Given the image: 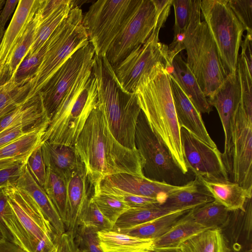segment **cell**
<instances>
[{
    "mask_svg": "<svg viewBox=\"0 0 252 252\" xmlns=\"http://www.w3.org/2000/svg\"><path fill=\"white\" fill-rule=\"evenodd\" d=\"M20 0H7L0 14V29L5 31V26Z\"/></svg>",
    "mask_w": 252,
    "mask_h": 252,
    "instance_id": "cell-54",
    "label": "cell"
},
{
    "mask_svg": "<svg viewBox=\"0 0 252 252\" xmlns=\"http://www.w3.org/2000/svg\"><path fill=\"white\" fill-rule=\"evenodd\" d=\"M86 170L81 162L77 168L66 180L67 196V220L66 232L73 237L79 226L82 211L90 199L87 191Z\"/></svg>",
    "mask_w": 252,
    "mask_h": 252,
    "instance_id": "cell-21",
    "label": "cell"
},
{
    "mask_svg": "<svg viewBox=\"0 0 252 252\" xmlns=\"http://www.w3.org/2000/svg\"><path fill=\"white\" fill-rule=\"evenodd\" d=\"M141 0H99L91 5L82 24L97 56H105Z\"/></svg>",
    "mask_w": 252,
    "mask_h": 252,
    "instance_id": "cell-9",
    "label": "cell"
},
{
    "mask_svg": "<svg viewBox=\"0 0 252 252\" xmlns=\"http://www.w3.org/2000/svg\"><path fill=\"white\" fill-rule=\"evenodd\" d=\"M184 161L188 170L194 177L209 181L229 180L222 154L180 127Z\"/></svg>",
    "mask_w": 252,
    "mask_h": 252,
    "instance_id": "cell-13",
    "label": "cell"
},
{
    "mask_svg": "<svg viewBox=\"0 0 252 252\" xmlns=\"http://www.w3.org/2000/svg\"><path fill=\"white\" fill-rule=\"evenodd\" d=\"M55 243V247L51 252H76L74 237L66 232L57 235Z\"/></svg>",
    "mask_w": 252,
    "mask_h": 252,
    "instance_id": "cell-50",
    "label": "cell"
},
{
    "mask_svg": "<svg viewBox=\"0 0 252 252\" xmlns=\"http://www.w3.org/2000/svg\"><path fill=\"white\" fill-rule=\"evenodd\" d=\"M172 95L180 127H184L198 139L213 148H217L206 129L201 114L196 109L179 85L169 74Z\"/></svg>",
    "mask_w": 252,
    "mask_h": 252,
    "instance_id": "cell-20",
    "label": "cell"
},
{
    "mask_svg": "<svg viewBox=\"0 0 252 252\" xmlns=\"http://www.w3.org/2000/svg\"><path fill=\"white\" fill-rule=\"evenodd\" d=\"M74 147L94 189L109 175L126 173L144 176L143 156L137 148H127L115 138L97 104L87 119Z\"/></svg>",
    "mask_w": 252,
    "mask_h": 252,
    "instance_id": "cell-1",
    "label": "cell"
},
{
    "mask_svg": "<svg viewBox=\"0 0 252 252\" xmlns=\"http://www.w3.org/2000/svg\"><path fill=\"white\" fill-rule=\"evenodd\" d=\"M50 122L39 94L19 106L0 120V132L10 127L21 125L33 126Z\"/></svg>",
    "mask_w": 252,
    "mask_h": 252,
    "instance_id": "cell-26",
    "label": "cell"
},
{
    "mask_svg": "<svg viewBox=\"0 0 252 252\" xmlns=\"http://www.w3.org/2000/svg\"><path fill=\"white\" fill-rule=\"evenodd\" d=\"M168 50L167 45L150 35L144 44L113 67L122 88L128 93H135L141 77L159 63L165 64L168 70L171 67Z\"/></svg>",
    "mask_w": 252,
    "mask_h": 252,
    "instance_id": "cell-11",
    "label": "cell"
},
{
    "mask_svg": "<svg viewBox=\"0 0 252 252\" xmlns=\"http://www.w3.org/2000/svg\"><path fill=\"white\" fill-rule=\"evenodd\" d=\"M177 186L150 180L145 176L120 173L104 177L94 193L111 194H127L158 199L161 204L167 194Z\"/></svg>",
    "mask_w": 252,
    "mask_h": 252,
    "instance_id": "cell-17",
    "label": "cell"
},
{
    "mask_svg": "<svg viewBox=\"0 0 252 252\" xmlns=\"http://www.w3.org/2000/svg\"><path fill=\"white\" fill-rule=\"evenodd\" d=\"M214 200L200 181L194 178L186 184L177 186L167 195L160 205L173 211L192 209Z\"/></svg>",
    "mask_w": 252,
    "mask_h": 252,
    "instance_id": "cell-24",
    "label": "cell"
},
{
    "mask_svg": "<svg viewBox=\"0 0 252 252\" xmlns=\"http://www.w3.org/2000/svg\"><path fill=\"white\" fill-rule=\"evenodd\" d=\"M17 163H21L16 162L13 160H6L0 162V171L2 169L11 166Z\"/></svg>",
    "mask_w": 252,
    "mask_h": 252,
    "instance_id": "cell-56",
    "label": "cell"
},
{
    "mask_svg": "<svg viewBox=\"0 0 252 252\" xmlns=\"http://www.w3.org/2000/svg\"><path fill=\"white\" fill-rule=\"evenodd\" d=\"M79 225L91 227L97 232L112 230L113 227V225L103 215L91 198L82 211Z\"/></svg>",
    "mask_w": 252,
    "mask_h": 252,
    "instance_id": "cell-41",
    "label": "cell"
},
{
    "mask_svg": "<svg viewBox=\"0 0 252 252\" xmlns=\"http://www.w3.org/2000/svg\"><path fill=\"white\" fill-rule=\"evenodd\" d=\"M233 143L230 172L232 182L252 194V118L241 103L234 119Z\"/></svg>",
    "mask_w": 252,
    "mask_h": 252,
    "instance_id": "cell-14",
    "label": "cell"
},
{
    "mask_svg": "<svg viewBox=\"0 0 252 252\" xmlns=\"http://www.w3.org/2000/svg\"><path fill=\"white\" fill-rule=\"evenodd\" d=\"M94 57L89 54L74 83L50 120L42 142L74 146L85 124L98 101Z\"/></svg>",
    "mask_w": 252,
    "mask_h": 252,
    "instance_id": "cell-3",
    "label": "cell"
},
{
    "mask_svg": "<svg viewBox=\"0 0 252 252\" xmlns=\"http://www.w3.org/2000/svg\"><path fill=\"white\" fill-rule=\"evenodd\" d=\"M190 209H186L173 212L134 227L115 232L138 238L155 240L167 233Z\"/></svg>",
    "mask_w": 252,
    "mask_h": 252,
    "instance_id": "cell-31",
    "label": "cell"
},
{
    "mask_svg": "<svg viewBox=\"0 0 252 252\" xmlns=\"http://www.w3.org/2000/svg\"><path fill=\"white\" fill-rule=\"evenodd\" d=\"M167 70L201 114H209L212 111L207 98L180 53L174 57L171 63V67Z\"/></svg>",
    "mask_w": 252,
    "mask_h": 252,
    "instance_id": "cell-23",
    "label": "cell"
},
{
    "mask_svg": "<svg viewBox=\"0 0 252 252\" xmlns=\"http://www.w3.org/2000/svg\"><path fill=\"white\" fill-rule=\"evenodd\" d=\"M93 48L89 42L87 45L75 51L54 73L38 94L50 120L76 79L87 55Z\"/></svg>",
    "mask_w": 252,
    "mask_h": 252,
    "instance_id": "cell-16",
    "label": "cell"
},
{
    "mask_svg": "<svg viewBox=\"0 0 252 252\" xmlns=\"http://www.w3.org/2000/svg\"><path fill=\"white\" fill-rule=\"evenodd\" d=\"M240 47L242 48L241 54L245 60L250 73L252 75V34H246Z\"/></svg>",
    "mask_w": 252,
    "mask_h": 252,
    "instance_id": "cell-53",
    "label": "cell"
},
{
    "mask_svg": "<svg viewBox=\"0 0 252 252\" xmlns=\"http://www.w3.org/2000/svg\"><path fill=\"white\" fill-rule=\"evenodd\" d=\"M152 1L155 7L156 21L151 36L159 38V31L168 17L172 0H152Z\"/></svg>",
    "mask_w": 252,
    "mask_h": 252,
    "instance_id": "cell-47",
    "label": "cell"
},
{
    "mask_svg": "<svg viewBox=\"0 0 252 252\" xmlns=\"http://www.w3.org/2000/svg\"><path fill=\"white\" fill-rule=\"evenodd\" d=\"M93 71L97 87V105L111 133L124 147L135 149L136 126L141 111L135 93L121 87L105 56L94 57Z\"/></svg>",
    "mask_w": 252,
    "mask_h": 252,
    "instance_id": "cell-4",
    "label": "cell"
},
{
    "mask_svg": "<svg viewBox=\"0 0 252 252\" xmlns=\"http://www.w3.org/2000/svg\"><path fill=\"white\" fill-rule=\"evenodd\" d=\"M155 21L156 10L152 0H141L106 54L112 67L146 41L152 32Z\"/></svg>",
    "mask_w": 252,
    "mask_h": 252,
    "instance_id": "cell-12",
    "label": "cell"
},
{
    "mask_svg": "<svg viewBox=\"0 0 252 252\" xmlns=\"http://www.w3.org/2000/svg\"><path fill=\"white\" fill-rule=\"evenodd\" d=\"M91 198L103 215L113 225L129 207L116 195L104 192L94 193Z\"/></svg>",
    "mask_w": 252,
    "mask_h": 252,
    "instance_id": "cell-39",
    "label": "cell"
},
{
    "mask_svg": "<svg viewBox=\"0 0 252 252\" xmlns=\"http://www.w3.org/2000/svg\"><path fill=\"white\" fill-rule=\"evenodd\" d=\"M135 93L151 129L167 147L183 172L192 173L187 168L183 157L181 127L176 114L167 66L159 63L143 75Z\"/></svg>",
    "mask_w": 252,
    "mask_h": 252,
    "instance_id": "cell-2",
    "label": "cell"
},
{
    "mask_svg": "<svg viewBox=\"0 0 252 252\" xmlns=\"http://www.w3.org/2000/svg\"><path fill=\"white\" fill-rule=\"evenodd\" d=\"M200 2L201 0H194L182 43L187 52V64L208 99L222 86L226 76L208 26L201 21Z\"/></svg>",
    "mask_w": 252,
    "mask_h": 252,
    "instance_id": "cell-6",
    "label": "cell"
},
{
    "mask_svg": "<svg viewBox=\"0 0 252 252\" xmlns=\"http://www.w3.org/2000/svg\"><path fill=\"white\" fill-rule=\"evenodd\" d=\"M0 252H25L13 243L2 239L0 240Z\"/></svg>",
    "mask_w": 252,
    "mask_h": 252,
    "instance_id": "cell-55",
    "label": "cell"
},
{
    "mask_svg": "<svg viewBox=\"0 0 252 252\" xmlns=\"http://www.w3.org/2000/svg\"><path fill=\"white\" fill-rule=\"evenodd\" d=\"M173 212L175 211L163 208L160 204L130 208L118 219L112 231L130 228Z\"/></svg>",
    "mask_w": 252,
    "mask_h": 252,
    "instance_id": "cell-35",
    "label": "cell"
},
{
    "mask_svg": "<svg viewBox=\"0 0 252 252\" xmlns=\"http://www.w3.org/2000/svg\"><path fill=\"white\" fill-rule=\"evenodd\" d=\"M114 195L125 202L129 208L146 207L161 204L160 201L158 199L153 197L127 194H119Z\"/></svg>",
    "mask_w": 252,
    "mask_h": 252,
    "instance_id": "cell-49",
    "label": "cell"
},
{
    "mask_svg": "<svg viewBox=\"0 0 252 252\" xmlns=\"http://www.w3.org/2000/svg\"><path fill=\"white\" fill-rule=\"evenodd\" d=\"M49 44L48 39L39 50L32 56H27L19 65L14 77L19 84L30 82L33 75L40 65Z\"/></svg>",
    "mask_w": 252,
    "mask_h": 252,
    "instance_id": "cell-43",
    "label": "cell"
},
{
    "mask_svg": "<svg viewBox=\"0 0 252 252\" xmlns=\"http://www.w3.org/2000/svg\"><path fill=\"white\" fill-rule=\"evenodd\" d=\"M39 7L11 55L0 69V86L14 78L19 65L32 46L42 21Z\"/></svg>",
    "mask_w": 252,
    "mask_h": 252,
    "instance_id": "cell-27",
    "label": "cell"
},
{
    "mask_svg": "<svg viewBox=\"0 0 252 252\" xmlns=\"http://www.w3.org/2000/svg\"><path fill=\"white\" fill-rule=\"evenodd\" d=\"M41 150L46 168L65 180L81 162L74 146L44 142Z\"/></svg>",
    "mask_w": 252,
    "mask_h": 252,
    "instance_id": "cell-25",
    "label": "cell"
},
{
    "mask_svg": "<svg viewBox=\"0 0 252 252\" xmlns=\"http://www.w3.org/2000/svg\"><path fill=\"white\" fill-rule=\"evenodd\" d=\"M103 252H154L153 239L138 238L112 230L97 232Z\"/></svg>",
    "mask_w": 252,
    "mask_h": 252,
    "instance_id": "cell-29",
    "label": "cell"
},
{
    "mask_svg": "<svg viewBox=\"0 0 252 252\" xmlns=\"http://www.w3.org/2000/svg\"><path fill=\"white\" fill-rule=\"evenodd\" d=\"M26 164L33 178L43 188L46 179V168L43 158L41 145L29 156Z\"/></svg>",
    "mask_w": 252,
    "mask_h": 252,
    "instance_id": "cell-46",
    "label": "cell"
},
{
    "mask_svg": "<svg viewBox=\"0 0 252 252\" xmlns=\"http://www.w3.org/2000/svg\"><path fill=\"white\" fill-rule=\"evenodd\" d=\"M228 3L244 31L252 34V0H228Z\"/></svg>",
    "mask_w": 252,
    "mask_h": 252,
    "instance_id": "cell-45",
    "label": "cell"
},
{
    "mask_svg": "<svg viewBox=\"0 0 252 252\" xmlns=\"http://www.w3.org/2000/svg\"><path fill=\"white\" fill-rule=\"evenodd\" d=\"M43 188L65 226L68 213L66 180L46 168V179Z\"/></svg>",
    "mask_w": 252,
    "mask_h": 252,
    "instance_id": "cell-38",
    "label": "cell"
},
{
    "mask_svg": "<svg viewBox=\"0 0 252 252\" xmlns=\"http://www.w3.org/2000/svg\"><path fill=\"white\" fill-rule=\"evenodd\" d=\"M194 0H172L175 13L173 41L182 40L190 22Z\"/></svg>",
    "mask_w": 252,
    "mask_h": 252,
    "instance_id": "cell-40",
    "label": "cell"
},
{
    "mask_svg": "<svg viewBox=\"0 0 252 252\" xmlns=\"http://www.w3.org/2000/svg\"><path fill=\"white\" fill-rule=\"evenodd\" d=\"M30 88V82L19 84L14 78L0 86V120L24 103Z\"/></svg>",
    "mask_w": 252,
    "mask_h": 252,
    "instance_id": "cell-37",
    "label": "cell"
},
{
    "mask_svg": "<svg viewBox=\"0 0 252 252\" xmlns=\"http://www.w3.org/2000/svg\"><path fill=\"white\" fill-rule=\"evenodd\" d=\"M198 179L214 200L229 211L244 209L247 200L252 197V194L229 180L209 181Z\"/></svg>",
    "mask_w": 252,
    "mask_h": 252,
    "instance_id": "cell-28",
    "label": "cell"
},
{
    "mask_svg": "<svg viewBox=\"0 0 252 252\" xmlns=\"http://www.w3.org/2000/svg\"><path fill=\"white\" fill-rule=\"evenodd\" d=\"M83 15L79 6L73 7L67 17L49 38L46 53L31 79V88L24 103L38 95L52 76L77 50L89 41L82 24Z\"/></svg>",
    "mask_w": 252,
    "mask_h": 252,
    "instance_id": "cell-7",
    "label": "cell"
},
{
    "mask_svg": "<svg viewBox=\"0 0 252 252\" xmlns=\"http://www.w3.org/2000/svg\"><path fill=\"white\" fill-rule=\"evenodd\" d=\"M97 232L91 227L79 225L74 236L76 248L81 252H103Z\"/></svg>",
    "mask_w": 252,
    "mask_h": 252,
    "instance_id": "cell-44",
    "label": "cell"
},
{
    "mask_svg": "<svg viewBox=\"0 0 252 252\" xmlns=\"http://www.w3.org/2000/svg\"><path fill=\"white\" fill-rule=\"evenodd\" d=\"M226 252H230V251H229L228 250H227Z\"/></svg>",
    "mask_w": 252,
    "mask_h": 252,
    "instance_id": "cell-61",
    "label": "cell"
},
{
    "mask_svg": "<svg viewBox=\"0 0 252 252\" xmlns=\"http://www.w3.org/2000/svg\"><path fill=\"white\" fill-rule=\"evenodd\" d=\"M15 185L33 199L50 222L57 235L66 232L65 226L56 207L44 189L33 178L26 162L22 164L20 176Z\"/></svg>",
    "mask_w": 252,
    "mask_h": 252,
    "instance_id": "cell-22",
    "label": "cell"
},
{
    "mask_svg": "<svg viewBox=\"0 0 252 252\" xmlns=\"http://www.w3.org/2000/svg\"><path fill=\"white\" fill-rule=\"evenodd\" d=\"M241 92L239 74L237 70L227 76L222 86L208 101L217 109L225 136L224 152L222 153L225 166L230 172L233 150L234 119L241 102Z\"/></svg>",
    "mask_w": 252,
    "mask_h": 252,
    "instance_id": "cell-15",
    "label": "cell"
},
{
    "mask_svg": "<svg viewBox=\"0 0 252 252\" xmlns=\"http://www.w3.org/2000/svg\"><path fill=\"white\" fill-rule=\"evenodd\" d=\"M135 142L145 160L143 174L146 178L174 186H183L193 180L192 173L183 172L142 111L136 124Z\"/></svg>",
    "mask_w": 252,
    "mask_h": 252,
    "instance_id": "cell-10",
    "label": "cell"
},
{
    "mask_svg": "<svg viewBox=\"0 0 252 252\" xmlns=\"http://www.w3.org/2000/svg\"><path fill=\"white\" fill-rule=\"evenodd\" d=\"M17 163L0 171V189L4 188L9 183H15L18 179L22 164Z\"/></svg>",
    "mask_w": 252,
    "mask_h": 252,
    "instance_id": "cell-51",
    "label": "cell"
},
{
    "mask_svg": "<svg viewBox=\"0 0 252 252\" xmlns=\"http://www.w3.org/2000/svg\"><path fill=\"white\" fill-rule=\"evenodd\" d=\"M227 250L252 252V201L248 198L244 209L229 211L227 221L220 228Z\"/></svg>",
    "mask_w": 252,
    "mask_h": 252,
    "instance_id": "cell-18",
    "label": "cell"
},
{
    "mask_svg": "<svg viewBox=\"0 0 252 252\" xmlns=\"http://www.w3.org/2000/svg\"><path fill=\"white\" fill-rule=\"evenodd\" d=\"M2 239H3L2 238V234H1V232L0 231V240H1Z\"/></svg>",
    "mask_w": 252,
    "mask_h": 252,
    "instance_id": "cell-60",
    "label": "cell"
},
{
    "mask_svg": "<svg viewBox=\"0 0 252 252\" xmlns=\"http://www.w3.org/2000/svg\"><path fill=\"white\" fill-rule=\"evenodd\" d=\"M229 212V210L215 200L190 210L194 220L206 229H220L227 221Z\"/></svg>",
    "mask_w": 252,
    "mask_h": 252,
    "instance_id": "cell-36",
    "label": "cell"
},
{
    "mask_svg": "<svg viewBox=\"0 0 252 252\" xmlns=\"http://www.w3.org/2000/svg\"><path fill=\"white\" fill-rule=\"evenodd\" d=\"M201 12L217 46L226 76L235 72L244 31L228 0H202Z\"/></svg>",
    "mask_w": 252,
    "mask_h": 252,
    "instance_id": "cell-8",
    "label": "cell"
},
{
    "mask_svg": "<svg viewBox=\"0 0 252 252\" xmlns=\"http://www.w3.org/2000/svg\"><path fill=\"white\" fill-rule=\"evenodd\" d=\"M237 70L241 92L240 103L247 115L252 118V77L241 54L238 58Z\"/></svg>",
    "mask_w": 252,
    "mask_h": 252,
    "instance_id": "cell-42",
    "label": "cell"
},
{
    "mask_svg": "<svg viewBox=\"0 0 252 252\" xmlns=\"http://www.w3.org/2000/svg\"><path fill=\"white\" fill-rule=\"evenodd\" d=\"M178 252H226L225 242L219 228L208 229L181 242Z\"/></svg>",
    "mask_w": 252,
    "mask_h": 252,
    "instance_id": "cell-32",
    "label": "cell"
},
{
    "mask_svg": "<svg viewBox=\"0 0 252 252\" xmlns=\"http://www.w3.org/2000/svg\"><path fill=\"white\" fill-rule=\"evenodd\" d=\"M76 252H81L79 251H77Z\"/></svg>",
    "mask_w": 252,
    "mask_h": 252,
    "instance_id": "cell-62",
    "label": "cell"
},
{
    "mask_svg": "<svg viewBox=\"0 0 252 252\" xmlns=\"http://www.w3.org/2000/svg\"><path fill=\"white\" fill-rule=\"evenodd\" d=\"M49 124H44L0 148V162H26L32 153L42 144L43 135Z\"/></svg>",
    "mask_w": 252,
    "mask_h": 252,
    "instance_id": "cell-30",
    "label": "cell"
},
{
    "mask_svg": "<svg viewBox=\"0 0 252 252\" xmlns=\"http://www.w3.org/2000/svg\"><path fill=\"white\" fill-rule=\"evenodd\" d=\"M3 189L9 204L3 220L13 243L25 252H51L57 234L39 207L14 183Z\"/></svg>",
    "mask_w": 252,
    "mask_h": 252,
    "instance_id": "cell-5",
    "label": "cell"
},
{
    "mask_svg": "<svg viewBox=\"0 0 252 252\" xmlns=\"http://www.w3.org/2000/svg\"><path fill=\"white\" fill-rule=\"evenodd\" d=\"M41 0H20L0 44V69L8 60L38 10Z\"/></svg>",
    "mask_w": 252,
    "mask_h": 252,
    "instance_id": "cell-19",
    "label": "cell"
},
{
    "mask_svg": "<svg viewBox=\"0 0 252 252\" xmlns=\"http://www.w3.org/2000/svg\"><path fill=\"white\" fill-rule=\"evenodd\" d=\"M74 7L73 0H63L53 12L44 19H41L34 42L27 56H32L39 50L59 25L67 17Z\"/></svg>",
    "mask_w": 252,
    "mask_h": 252,
    "instance_id": "cell-33",
    "label": "cell"
},
{
    "mask_svg": "<svg viewBox=\"0 0 252 252\" xmlns=\"http://www.w3.org/2000/svg\"><path fill=\"white\" fill-rule=\"evenodd\" d=\"M4 32L5 31H2V30L0 29V44L1 41L2 40V37H3L4 33Z\"/></svg>",
    "mask_w": 252,
    "mask_h": 252,
    "instance_id": "cell-58",
    "label": "cell"
},
{
    "mask_svg": "<svg viewBox=\"0 0 252 252\" xmlns=\"http://www.w3.org/2000/svg\"><path fill=\"white\" fill-rule=\"evenodd\" d=\"M48 123H50V122L33 126L19 125L3 130L0 132V148L10 143L38 126Z\"/></svg>",
    "mask_w": 252,
    "mask_h": 252,
    "instance_id": "cell-48",
    "label": "cell"
},
{
    "mask_svg": "<svg viewBox=\"0 0 252 252\" xmlns=\"http://www.w3.org/2000/svg\"><path fill=\"white\" fill-rule=\"evenodd\" d=\"M7 195L3 188L0 189V231L2 238L13 243V238L7 230L3 220L4 214L9 207Z\"/></svg>",
    "mask_w": 252,
    "mask_h": 252,
    "instance_id": "cell-52",
    "label": "cell"
},
{
    "mask_svg": "<svg viewBox=\"0 0 252 252\" xmlns=\"http://www.w3.org/2000/svg\"><path fill=\"white\" fill-rule=\"evenodd\" d=\"M5 1L4 0H0V10L5 4Z\"/></svg>",
    "mask_w": 252,
    "mask_h": 252,
    "instance_id": "cell-59",
    "label": "cell"
},
{
    "mask_svg": "<svg viewBox=\"0 0 252 252\" xmlns=\"http://www.w3.org/2000/svg\"><path fill=\"white\" fill-rule=\"evenodd\" d=\"M190 210L167 233L154 240V249L177 248L181 242L188 238L208 229L194 220Z\"/></svg>",
    "mask_w": 252,
    "mask_h": 252,
    "instance_id": "cell-34",
    "label": "cell"
},
{
    "mask_svg": "<svg viewBox=\"0 0 252 252\" xmlns=\"http://www.w3.org/2000/svg\"><path fill=\"white\" fill-rule=\"evenodd\" d=\"M154 252H178L176 248L154 249Z\"/></svg>",
    "mask_w": 252,
    "mask_h": 252,
    "instance_id": "cell-57",
    "label": "cell"
}]
</instances>
